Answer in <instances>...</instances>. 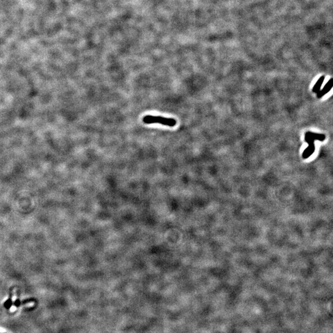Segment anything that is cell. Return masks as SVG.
Returning <instances> with one entry per match:
<instances>
[{
  "label": "cell",
  "instance_id": "obj_1",
  "mask_svg": "<svg viewBox=\"0 0 333 333\" xmlns=\"http://www.w3.org/2000/svg\"><path fill=\"white\" fill-rule=\"evenodd\" d=\"M143 121L144 124H160L165 126L170 127L175 126L176 124V121L173 118H166L161 116L146 115L144 117Z\"/></svg>",
  "mask_w": 333,
  "mask_h": 333
},
{
  "label": "cell",
  "instance_id": "obj_3",
  "mask_svg": "<svg viewBox=\"0 0 333 333\" xmlns=\"http://www.w3.org/2000/svg\"><path fill=\"white\" fill-rule=\"evenodd\" d=\"M324 79H325V77H321L320 79L318 80V81L316 82L315 86L313 88V90H312L313 92L318 93L320 91V87L322 85V83H323V82L324 81Z\"/></svg>",
  "mask_w": 333,
  "mask_h": 333
},
{
  "label": "cell",
  "instance_id": "obj_5",
  "mask_svg": "<svg viewBox=\"0 0 333 333\" xmlns=\"http://www.w3.org/2000/svg\"><path fill=\"white\" fill-rule=\"evenodd\" d=\"M20 303H21V302H20L19 300H16V301H15V302H14L13 304L15 305V307H19V305H20Z\"/></svg>",
  "mask_w": 333,
  "mask_h": 333
},
{
  "label": "cell",
  "instance_id": "obj_2",
  "mask_svg": "<svg viewBox=\"0 0 333 333\" xmlns=\"http://www.w3.org/2000/svg\"><path fill=\"white\" fill-rule=\"evenodd\" d=\"M332 79H331L329 80V81L326 83L325 86L324 88L323 89V90L321 91H319V92L317 93V94H317V97H318V98H321L322 96H323L324 95H325V94H326L327 92H329V91L331 90V89L332 87Z\"/></svg>",
  "mask_w": 333,
  "mask_h": 333
},
{
  "label": "cell",
  "instance_id": "obj_4",
  "mask_svg": "<svg viewBox=\"0 0 333 333\" xmlns=\"http://www.w3.org/2000/svg\"><path fill=\"white\" fill-rule=\"evenodd\" d=\"M13 303V302L12 301V300H11V299H9L8 300V301H6V302L4 303V307H6V308L9 309L11 306H12Z\"/></svg>",
  "mask_w": 333,
  "mask_h": 333
}]
</instances>
